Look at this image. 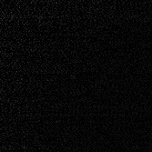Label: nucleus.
I'll list each match as a JSON object with an SVG mask.
<instances>
[]
</instances>
